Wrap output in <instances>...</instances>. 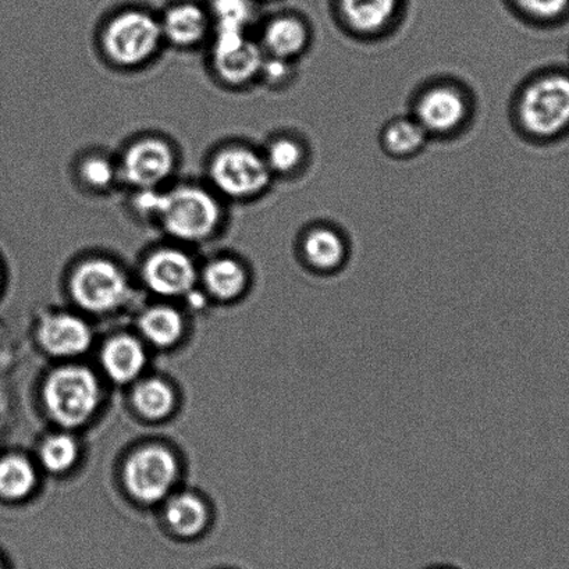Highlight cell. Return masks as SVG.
<instances>
[{"mask_svg": "<svg viewBox=\"0 0 569 569\" xmlns=\"http://www.w3.org/2000/svg\"><path fill=\"white\" fill-rule=\"evenodd\" d=\"M508 118L523 141L556 140L569 129V76L540 71L527 77L512 92Z\"/></svg>", "mask_w": 569, "mask_h": 569, "instance_id": "1", "label": "cell"}, {"mask_svg": "<svg viewBox=\"0 0 569 569\" xmlns=\"http://www.w3.org/2000/svg\"><path fill=\"white\" fill-rule=\"evenodd\" d=\"M224 203L207 182L171 184L163 190L154 226L176 244H206L222 233Z\"/></svg>", "mask_w": 569, "mask_h": 569, "instance_id": "2", "label": "cell"}, {"mask_svg": "<svg viewBox=\"0 0 569 569\" xmlns=\"http://www.w3.org/2000/svg\"><path fill=\"white\" fill-rule=\"evenodd\" d=\"M478 101L466 81L451 76L425 80L410 98L408 113L422 126L430 141L452 142L471 130Z\"/></svg>", "mask_w": 569, "mask_h": 569, "instance_id": "3", "label": "cell"}, {"mask_svg": "<svg viewBox=\"0 0 569 569\" xmlns=\"http://www.w3.org/2000/svg\"><path fill=\"white\" fill-rule=\"evenodd\" d=\"M98 38L103 59L124 71L151 64L164 47L159 14L134 4L110 14Z\"/></svg>", "mask_w": 569, "mask_h": 569, "instance_id": "4", "label": "cell"}, {"mask_svg": "<svg viewBox=\"0 0 569 569\" xmlns=\"http://www.w3.org/2000/svg\"><path fill=\"white\" fill-rule=\"evenodd\" d=\"M274 181L262 149L250 143H223L207 162V184L224 202L257 201L268 194Z\"/></svg>", "mask_w": 569, "mask_h": 569, "instance_id": "5", "label": "cell"}, {"mask_svg": "<svg viewBox=\"0 0 569 569\" xmlns=\"http://www.w3.org/2000/svg\"><path fill=\"white\" fill-rule=\"evenodd\" d=\"M120 184L130 191L169 187L177 169L179 152L168 138L157 134L137 137L118 157Z\"/></svg>", "mask_w": 569, "mask_h": 569, "instance_id": "6", "label": "cell"}, {"mask_svg": "<svg viewBox=\"0 0 569 569\" xmlns=\"http://www.w3.org/2000/svg\"><path fill=\"white\" fill-rule=\"evenodd\" d=\"M47 410L54 421L74 428L88 421L101 401V389L90 370L68 367L49 376L43 390Z\"/></svg>", "mask_w": 569, "mask_h": 569, "instance_id": "7", "label": "cell"}, {"mask_svg": "<svg viewBox=\"0 0 569 569\" xmlns=\"http://www.w3.org/2000/svg\"><path fill=\"white\" fill-rule=\"evenodd\" d=\"M209 43V69L220 84L230 90L258 84L267 54L257 37L250 32H213Z\"/></svg>", "mask_w": 569, "mask_h": 569, "instance_id": "8", "label": "cell"}, {"mask_svg": "<svg viewBox=\"0 0 569 569\" xmlns=\"http://www.w3.org/2000/svg\"><path fill=\"white\" fill-rule=\"evenodd\" d=\"M70 291L80 307L91 312H110L123 306L130 281L118 263L104 257L81 261L71 273Z\"/></svg>", "mask_w": 569, "mask_h": 569, "instance_id": "9", "label": "cell"}, {"mask_svg": "<svg viewBox=\"0 0 569 569\" xmlns=\"http://www.w3.org/2000/svg\"><path fill=\"white\" fill-rule=\"evenodd\" d=\"M402 0H336L333 14L341 34L363 46L385 42L401 26Z\"/></svg>", "mask_w": 569, "mask_h": 569, "instance_id": "10", "label": "cell"}, {"mask_svg": "<svg viewBox=\"0 0 569 569\" xmlns=\"http://www.w3.org/2000/svg\"><path fill=\"white\" fill-rule=\"evenodd\" d=\"M350 237L339 224L313 220L303 226L296 240V257L307 272L317 278H333L350 263Z\"/></svg>", "mask_w": 569, "mask_h": 569, "instance_id": "11", "label": "cell"}, {"mask_svg": "<svg viewBox=\"0 0 569 569\" xmlns=\"http://www.w3.org/2000/svg\"><path fill=\"white\" fill-rule=\"evenodd\" d=\"M141 276L154 295L179 297L190 295L194 289L200 270L184 246L173 242L154 248L143 258Z\"/></svg>", "mask_w": 569, "mask_h": 569, "instance_id": "12", "label": "cell"}, {"mask_svg": "<svg viewBox=\"0 0 569 569\" xmlns=\"http://www.w3.org/2000/svg\"><path fill=\"white\" fill-rule=\"evenodd\" d=\"M177 478V462L159 446L138 450L126 462L124 483L130 495L143 502L162 500Z\"/></svg>", "mask_w": 569, "mask_h": 569, "instance_id": "13", "label": "cell"}, {"mask_svg": "<svg viewBox=\"0 0 569 569\" xmlns=\"http://www.w3.org/2000/svg\"><path fill=\"white\" fill-rule=\"evenodd\" d=\"M164 46L192 51L211 41L213 26L206 2L176 0L159 14Z\"/></svg>", "mask_w": 569, "mask_h": 569, "instance_id": "14", "label": "cell"}, {"mask_svg": "<svg viewBox=\"0 0 569 569\" xmlns=\"http://www.w3.org/2000/svg\"><path fill=\"white\" fill-rule=\"evenodd\" d=\"M313 38L311 23L301 14L279 13L264 21L257 40L267 57L300 62L311 51Z\"/></svg>", "mask_w": 569, "mask_h": 569, "instance_id": "15", "label": "cell"}, {"mask_svg": "<svg viewBox=\"0 0 569 569\" xmlns=\"http://www.w3.org/2000/svg\"><path fill=\"white\" fill-rule=\"evenodd\" d=\"M261 149L274 180L302 179L311 168L312 147L300 132L291 130L276 132L268 138Z\"/></svg>", "mask_w": 569, "mask_h": 569, "instance_id": "16", "label": "cell"}, {"mask_svg": "<svg viewBox=\"0 0 569 569\" xmlns=\"http://www.w3.org/2000/svg\"><path fill=\"white\" fill-rule=\"evenodd\" d=\"M429 142L427 132L410 113L395 116L379 131V147L382 152L400 162L418 158Z\"/></svg>", "mask_w": 569, "mask_h": 569, "instance_id": "17", "label": "cell"}, {"mask_svg": "<svg viewBox=\"0 0 569 569\" xmlns=\"http://www.w3.org/2000/svg\"><path fill=\"white\" fill-rule=\"evenodd\" d=\"M91 330L84 320L74 315H54L42 323L40 341L52 356H79L91 345Z\"/></svg>", "mask_w": 569, "mask_h": 569, "instance_id": "18", "label": "cell"}, {"mask_svg": "<svg viewBox=\"0 0 569 569\" xmlns=\"http://www.w3.org/2000/svg\"><path fill=\"white\" fill-rule=\"evenodd\" d=\"M203 286L219 300H233L246 291L250 276L246 264L231 256L214 257L201 272Z\"/></svg>", "mask_w": 569, "mask_h": 569, "instance_id": "19", "label": "cell"}, {"mask_svg": "<svg viewBox=\"0 0 569 569\" xmlns=\"http://www.w3.org/2000/svg\"><path fill=\"white\" fill-rule=\"evenodd\" d=\"M146 362L147 357L142 346L129 336L114 337L102 351L104 372L118 383H127L136 379Z\"/></svg>", "mask_w": 569, "mask_h": 569, "instance_id": "20", "label": "cell"}, {"mask_svg": "<svg viewBox=\"0 0 569 569\" xmlns=\"http://www.w3.org/2000/svg\"><path fill=\"white\" fill-rule=\"evenodd\" d=\"M76 179L84 190L104 194L120 184L118 158L102 151L81 154L76 164Z\"/></svg>", "mask_w": 569, "mask_h": 569, "instance_id": "21", "label": "cell"}, {"mask_svg": "<svg viewBox=\"0 0 569 569\" xmlns=\"http://www.w3.org/2000/svg\"><path fill=\"white\" fill-rule=\"evenodd\" d=\"M213 32H250L256 24L258 0H206Z\"/></svg>", "mask_w": 569, "mask_h": 569, "instance_id": "22", "label": "cell"}, {"mask_svg": "<svg viewBox=\"0 0 569 569\" xmlns=\"http://www.w3.org/2000/svg\"><path fill=\"white\" fill-rule=\"evenodd\" d=\"M207 508L201 500L190 495L174 497L166 507V521L177 535L196 536L206 527Z\"/></svg>", "mask_w": 569, "mask_h": 569, "instance_id": "23", "label": "cell"}, {"mask_svg": "<svg viewBox=\"0 0 569 569\" xmlns=\"http://www.w3.org/2000/svg\"><path fill=\"white\" fill-rule=\"evenodd\" d=\"M140 329L153 346L169 347L180 339L182 320L173 308L154 307L142 315Z\"/></svg>", "mask_w": 569, "mask_h": 569, "instance_id": "24", "label": "cell"}, {"mask_svg": "<svg viewBox=\"0 0 569 569\" xmlns=\"http://www.w3.org/2000/svg\"><path fill=\"white\" fill-rule=\"evenodd\" d=\"M36 485V472L23 457L10 456L0 460V495L7 499H23Z\"/></svg>", "mask_w": 569, "mask_h": 569, "instance_id": "25", "label": "cell"}, {"mask_svg": "<svg viewBox=\"0 0 569 569\" xmlns=\"http://www.w3.org/2000/svg\"><path fill=\"white\" fill-rule=\"evenodd\" d=\"M132 401L143 417L160 419L169 416L174 406V395L162 380L149 379L137 386Z\"/></svg>", "mask_w": 569, "mask_h": 569, "instance_id": "26", "label": "cell"}, {"mask_svg": "<svg viewBox=\"0 0 569 569\" xmlns=\"http://www.w3.org/2000/svg\"><path fill=\"white\" fill-rule=\"evenodd\" d=\"M513 13L527 23H555L569 9V0H510Z\"/></svg>", "mask_w": 569, "mask_h": 569, "instance_id": "27", "label": "cell"}, {"mask_svg": "<svg viewBox=\"0 0 569 569\" xmlns=\"http://www.w3.org/2000/svg\"><path fill=\"white\" fill-rule=\"evenodd\" d=\"M79 447L68 435H54L42 445L40 457L42 466L51 472H63L77 460Z\"/></svg>", "mask_w": 569, "mask_h": 569, "instance_id": "28", "label": "cell"}, {"mask_svg": "<svg viewBox=\"0 0 569 569\" xmlns=\"http://www.w3.org/2000/svg\"><path fill=\"white\" fill-rule=\"evenodd\" d=\"M300 76V62L292 60L264 57L258 84L268 90L283 91L290 88Z\"/></svg>", "mask_w": 569, "mask_h": 569, "instance_id": "29", "label": "cell"}, {"mask_svg": "<svg viewBox=\"0 0 569 569\" xmlns=\"http://www.w3.org/2000/svg\"><path fill=\"white\" fill-rule=\"evenodd\" d=\"M164 188L131 191L130 209L134 217L146 223L157 222Z\"/></svg>", "mask_w": 569, "mask_h": 569, "instance_id": "30", "label": "cell"}, {"mask_svg": "<svg viewBox=\"0 0 569 569\" xmlns=\"http://www.w3.org/2000/svg\"><path fill=\"white\" fill-rule=\"evenodd\" d=\"M258 2H279V0H258Z\"/></svg>", "mask_w": 569, "mask_h": 569, "instance_id": "31", "label": "cell"}, {"mask_svg": "<svg viewBox=\"0 0 569 569\" xmlns=\"http://www.w3.org/2000/svg\"><path fill=\"white\" fill-rule=\"evenodd\" d=\"M432 569H451V568H447V567H436V568H432Z\"/></svg>", "mask_w": 569, "mask_h": 569, "instance_id": "32", "label": "cell"}, {"mask_svg": "<svg viewBox=\"0 0 569 569\" xmlns=\"http://www.w3.org/2000/svg\"><path fill=\"white\" fill-rule=\"evenodd\" d=\"M0 569H4L2 561H0Z\"/></svg>", "mask_w": 569, "mask_h": 569, "instance_id": "33", "label": "cell"}]
</instances>
